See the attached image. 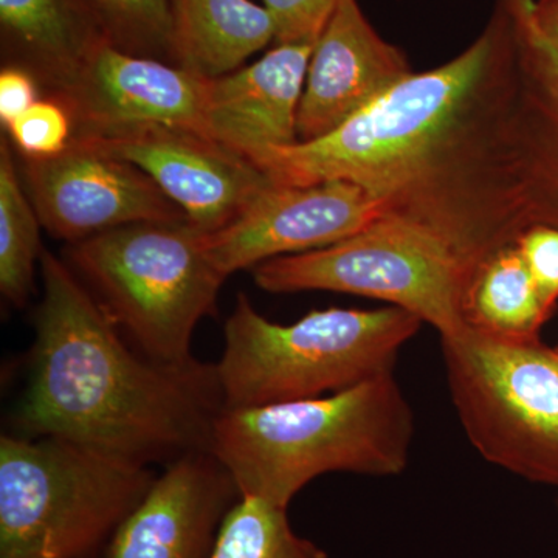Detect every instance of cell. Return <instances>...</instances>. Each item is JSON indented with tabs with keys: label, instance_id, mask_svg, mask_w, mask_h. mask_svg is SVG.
<instances>
[{
	"label": "cell",
	"instance_id": "cell-5",
	"mask_svg": "<svg viewBox=\"0 0 558 558\" xmlns=\"http://www.w3.org/2000/svg\"><path fill=\"white\" fill-rule=\"evenodd\" d=\"M150 468L61 438H0V558H105Z\"/></svg>",
	"mask_w": 558,
	"mask_h": 558
},
{
	"label": "cell",
	"instance_id": "cell-23",
	"mask_svg": "<svg viewBox=\"0 0 558 558\" xmlns=\"http://www.w3.org/2000/svg\"><path fill=\"white\" fill-rule=\"evenodd\" d=\"M5 130L27 159L57 156L73 138L72 116L62 102L50 97L36 101Z\"/></svg>",
	"mask_w": 558,
	"mask_h": 558
},
{
	"label": "cell",
	"instance_id": "cell-26",
	"mask_svg": "<svg viewBox=\"0 0 558 558\" xmlns=\"http://www.w3.org/2000/svg\"><path fill=\"white\" fill-rule=\"evenodd\" d=\"M39 84L27 70L3 65L0 72V121L7 128L31 109L38 98Z\"/></svg>",
	"mask_w": 558,
	"mask_h": 558
},
{
	"label": "cell",
	"instance_id": "cell-21",
	"mask_svg": "<svg viewBox=\"0 0 558 558\" xmlns=\"http://www.w3.org/2000/svg\"><path fill=\"white\" fill-rule=\"evenodd\" d=\"M211 558H328L290 527L288 508L241 497L229 510Z\"/></svg>",
	"mask_w": 558,
	"mask_h": 558
},
{
	"label": "cell",
	"instance_id": "cell-6",
	"mask_svg": "<svg viewBox=\"0 0 558 558\" xmlns=\"http://www.w3.org/2000/svg\"><path fill=\"white\" fill-rule=\"evenodd\" d=\"M72 270L138 351L190 368L191 340L215 315L227 277L209 255L207 233L189 220L138 222L75 242Z\"/></svg>",
	"mask_w": 558,
	"mask_h": 558
},
{
	"label": "cell",
	"instance_id": "cell-24",
	"mask_svg": "<svg viewBox=\"0 0 558 558\" xmlns=\"http://www.w3.org/2000/svg\"><path fill=\"white\" fill-rule=\"evenodd\" d=\"M278 44H317L340 0H263Z\"/></svg>",
	"mask_w": 558,
	"mask_h": 558
},
{
	"label": "cell",
	"instance_id": "cell-14",
	"mask_svg": "<svg viewBox=\"0 0 558 558\" xmlns=\"http://www.w3.org/2000/svg\"><path fill=\"white\" fill-rule=\"evenodd\" d=\"M411 73L403 51L381 38L357 0H340L312 51L296 117L300 142L336 131Z\"/></svg>",
	"mask_w": 558,
	"mask_h": 558
},
{
	"label": "cell",
	"instance_id": "cell-7",
	"mask_svg": "<svg viewBox=\"0 0 558 558\" xmlns=\"http://www.w3.org/2000/svg\"><path fill=\"white\" fill-rule=\"evenodd\" d=\"M451 399L470 442L492 464L558 486V351L539 336L465 328L440 337Z\"/></svg>",
	"mask_w": 558,
	"mask_h": 558
},
{
	"label": "cell",
	"instance_id": "cell-27",
	"mask_svg": "<svg viewBox=\"0 0 558 558\" xmlns=\"http://www.w3.org/2000/svg\"><path fill=\"white\" fill-rule=\"evenodd\" d=\"M532 20L543 38L548 40L558 53V0H534Z\"/></svg>",
	"mask_w": 558,
	"mask_h": 558
},
{
	"label": "cell",
	"instance_id": "cell-18",
	"mask_svg": "<svg viewBox=\"0 0 558 558\" xmlns=\"http://www.w3.org/2000/svg\"><path fill=\"white\" fill-rule=\"evenodd\" d=\"M275 39L269 11L252 0H171L170 62L201 78L236 72Z\"/></svg>",
	"mask_w": 558,
	"mask_h": 558
},
{
	"label": "cell",
	"instance_id": "cell-28",
	"mask_svg": "<svg viewBox=\"0 0 558 558\" xmlns=\"http://www.w3.org/2000/svg\"><path fill=\"white\" fill-rule=\"evenodd\" d=\"M557 351H558V348H557Z\"/></svg>",
	"mask_w": 558,
	"mask_h": 558
},
{
	"label": "cell",
	"instance_id": "cell-1",
	"mask_svg": "<svg viewBox=\"0 0 558 558\" xmlns=\"http://www.w3.org/2000/svg\"><path fill=\"white\" fill-rule=\"evenodd\" d=\"M519 62L501 0L457 58L411 73L336 131L255 161L289 185L344 180L384 202V215L424 227L470 274L526 230L517 159Z\"/></svg>",
	"mask_w": 558,
	"mask_h": 558
},
{
	"label": "cell",
	"instance_id": "cell-17",
	"mask_svg": "<svg viewBox=\"0 0 558 558\" xmlns=\"http://www.w3.org/2000/svg\"><path fill=\"white\" fill-rule=\"evenodd\" d=\"M0 39L5 65L27 70L47 97L112 44L89 0H0Z\"/></svg>",
	"mask_w": 558,
	"mask_h": 558
},
{
	"label": "cell",
	"instance_id": "cell-8",
	"mask_svg": "<svg viewBox=\"0 0 558 558\" xmlns=\"http://www.w3.org/2000/svg\"><path fill=\"white\" fill-rule=\"evenodd\" d=\"M252 270L256 284L267 292L352 293L409 311L440 337L468 328V266L432 231L398 216L381 215L337 244L279 256Z\"/></svg>",
	"mask_w": 558,
	"mask_h": 558
},
{
	"label": "cell",
	"instance_id": "cell-19",
	"mask_svg": "<svg viewBox=\"0 0 558 558\" xmlns=\"http://www.w3.org/2000/svg\"><path fill=\"white\" fill-rule=\"evenodd\" d=\"M553 312L513 244L492 253L470 277L464 299L469 328L524 339L539 336Z\"/></svg>",
	"mask_w": 558,
	"mask_h": 558
},
{
	"label": "cell",
	"instance_id": "cell-4",
	"mask_svg": "<svg viewBox=\"0 0 558 558\" xmlns=\"http://www.w3.org/2000/svg\"><path fill=\"white\" fill-rule=\"evenodd\" d=\"M422 319L400 307L312 311L292 325L264 318L245 293L226 323L216 365L223 409L322 398L395 373Z\"/></svg>",
	"mask_w": 558,
	"mask_h": 558
},
{
	"label": "cell",
	"instance_id": "cell-25",
	"mask_svg": "<svg viewBox=\"0 0 558 558\" xmlns=\"http://www.w3.org/2000/svg\"><path fill=\"white\" fill-rule=\"evenodd\" d=\"M523 256L543 300L550 310L558 303V227L532 226L513 242Z\"/></svg>",
	"mask_w": 558,
	"mask_h": 558
},
{
	"label": "cell",
	"instance_id": "cell-11",
	"mask_svg": "<svg viewBox=\"0 0 558 558\" xmlns=\"http://www.w3.org/2000/svg\"><path fill=\"white\" fill-rule=\"evenodd\" d=\"M209 81L106 44L64 90L50 98L72 116L73 138L106 140L149 126L202 134Z\"/></svg>",
	"mask_w": 558,
	"mask_h": 558
},
{
	"label": "cell",
	"instance_id": "cell-10",
	"mask_svg": "<svg viewBox=\"0 0 558 558\" xmlns=\"http://www.w3.org/2000/svg\"><path fill=\"white\" fill-rule=\"evenodd\" d=\"M381 215L384 202L355 183L289 185L274 180L240 218L207 233L209 255L229 278L279 256L337 244Z\"/></svg>",
	"mask_w": 558,
	"mask_h": 558
},
{
	"label": "cell",
	"instance_id": "cell-3",
	"mask_svg": "<svg viewBox=\"0 0 558 558\" xmlns=\"http://www.w3.org/2000/svg\"><path fill=\"white\" fill-rule=\"evenodd\" d=\"M413 411L395 373L322 398L222 409L209 451L241 497L289 508L325 473L400 475L410 461Z\"/></svg>",
	"mask_w": 558,
	"mask_h": 558
},
{
	"label": "cell",
	"instance_id": "cell-16",
	"mask_svg": "<svg viewBox=\"0 0 558 558\" xmlns=\"http://www.w3.org/2000/svg\"><path fill=\"white\" fill-rule=\"evenodd\" d=\"M519 62L515 149L527 223L558 227V53L532 20L534 0H501Z\"/></svg>",
	"mask_w": 558,
	"mask_h": 558
},
{
	"label": "cell",
	"instance_id": "cell-9",
	"mask_svg": "<svg viewBox=\"0 0 558 558\" xmlns=\"http://www.w3.org/2000/svg\"><path fill=\"white\" fill-rule=\"evenodd\" d=\"M25 190L58 240H87L138 222L189 220L146 172L87 140L44 159L24 157Z\"/></svg>",
	"mask_w": 558,
	"mask_h": 558
},
{
	"label": "cell",
	"instance_id": "cell-2",
	"mask_svg": "<svg viewBox=\"0 0 558 558\" xmlns=\"http://www.w3.org/2000/svg\"><path fill=\"white\" fill-rule=\"evenodd\" d=\"M44 293L35 314L31 377L20 427L150 468L209 450L223 409L216 365H161L132 351L78 275L40 256Z\"/></svg>",
	"mask_w": 558,
	"mask_h": 558
},
{
	"label": "cell",
	"instance_id": "cell-15",
	"mask_svg": "<svg viewBox=\"0 0 558 558\" xmlns=\"http://www.w3.org/2000/svg\"><path fill=\"white\" fill-rule=\"evenodd\" d=\"M314 44H278L259 61L209 81L202 134L256 161L300 143L301 95Z\"/></svg>",
	"mask_w": 558,
	"mask_h": 558
},
{
	"label": "cell",
	"instance_id": "cell-13",
	"mask_svg": "<svg viewBox=\"0 0 558 558\" xmlns=\"http://www.w3.org/2000/svg\"><path fill=\"white\" fill-rule=\"evenodd\" d=\"M240 498L211 451H190L156 476L105 558H211L222 521Z\"/></svg>",
	"mask_w": 558,
	"mask_h": 558
},
{
	"label": "cell",
	"instance_id": "cell-20",
	"mask_svg": "<svg viewBox=\"0 0 558 558\" xmlns=\"http://www.w3.org/2000/svg\"><path fill=\"white\" fill-rule=\"evenodd\" d=\"M40 220L22 186L7 137L0 142V290L11 306L24 307L35 289L44 250Z\"/></svg>",
	"mask_w": 558,
	"mask_h": 558
},
{
	"label": "cell",
	"instance_id": "cell-12",
	"mask_svg": "<svg viewBox=\"0 0 558 558\" xmlns=\"http://www.w3.org/2000/svg\"><path fill=\"white\" fill-rule=\"evenodd\" d=\"M87 140L146 172L204 233L230 226L274 179L255 161L201 132L149 126Z\"/></svg>",
	"mask_w": 558,
	"mask_h": 558
},
{
	"label": "cell",
	"instance_id": "cell-22",
	"mask_svg": "<svg viewBox=\"0 0 558 558\" xmlns=\"http://www.w3.org/2000/svg\"><path fill=\"white\" fill-rule=\"evenodd\" d=\"M110 43L137 57L170 60L171 0H89Z\"/></svg>",
	"mask_w": 558,
	"mask_h": 558
}]
</instances>
